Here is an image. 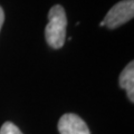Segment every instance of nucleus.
<instances>
[{
	"label": "nucleus",
	"instance_id": "obj_1",
	"mask_svg": "<svg viewBox=\"0 0 134 134\" xmlns=\"http://www.w3.org/2000/svg\"><path fill=\"white\" fill-rule=\"evenodd\" d=\"M67 18L65 9L60 5H55L48 12V24L45 28L47 44L54 49H59L66 40Z\"/></svg>",
	"mask_w": 134,
	"mask_h": 134
},
{
	"label": "nucleus",
	"instance_id": "obj_2",
	"mask_svg": "<svg viewBox=\"0 0 134 134\" xmlns=\"http://www.w3.org/2000/svg\"><path fill=\"white\" fill-rule=\"evenodd\" d=\"M134 16V0H122L113 6L106 14L99 26L114 29L130 21Z\"/></svg>",
	"mask_w": 134,
	"mask_h": 134
},
{
	"label": "nucleus",
	"instance_id": "obj_5",
	"mask_svg": "<svg viewBox=\"0 0 134 134\" xmlns=\"http://www.w3.org/2000/svg\"><path fill=\"white\" fill-rule=\"evenodd\" d=\"M0 134H23V132L14 123L5 122L0 129Z\"/></svg>",
	"mask_w": 134,
	"mask_h": 134
},
{
	"label": "nucleus",
	"instance_id": "obj_4",
	"mask_svg": "<svg viewBox=\"0 0 134 134\" xmlns=\"http://www.w3.org/2000/svg\"><path fill=\"white\" fill-rule=\"evenodd\" d=\"M120 87L126 91L129 99L134 102V63L131 62L120 74Z\"/></svg>",
	"mask_w": 134,
	"mask_h": 134
},
{
	"label": "nucleus",
	"instance_id": "obj_6",
	"mask_svg": "<svg viewBox=\"0 0 134 134\" xmlns=\"http://www.w3.org/2000/svg\"><path fill=\"white\" fill-rule=\"evenodd\" d=\"M3 21H5V12H3V9L0 7V30H1V27L3 25Z\"/></svg>",
	"mask_w": 134,
	"mask_h": 134
},
{
	"label": "nucleus",
	"instance_id": "obj_3",
	"mask_svg": "<svg viewBox=\"0 0 134 134\" xmlns=\"http://www.w3.org/2000/svg\"><path fill=\"white\" fill-rule=\"evenodd\" d=\"M59 134H91L87 124L78 115L66 113L58 121Z\"/></svg>",
	"mask_w": 134,
	"mask_h": 134
}]
</instances>
